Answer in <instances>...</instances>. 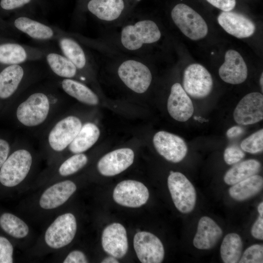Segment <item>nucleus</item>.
<instances>
[{
    "instance_id": "f257e3e1",
    "label": "nucleus",
    "mask_w": 263,
    "mask_h": 263,
    "mask_svg": "<svg viewBox=\"0 0 263 263\" xmlns=\"http://www.w3.org/2000/svg\"><path fill=\"white\" fill-rule=\"evenodd\" d=\"M161 32L156 22L149 19H141L123 25L118 36V42L125 50L136 53L158 41Z\"/></svg>"
},
{
    "instance_id": "f03ea898",
    "label": "nucleus",
    "mask_w": 263,
    "mask_h": 263,
    "mask_svg": "<svg viewBox=\"0 0 263 263\" xmlns=\"http://www.w3.org/2000/svg\"><path fill=\"white\" fill-rule=\"evenodd\" d=\"M118 61L117 73L126 86L137 94L146 92L151 84L152 74L144 60L126 57Z\"/></svg>"
},
{
    "instance_id": "7ed1b4c3",
    "label": "nucleus",
    "mask_w": 263,
    "mask_h": 263,
    "mask_svg": "<svg viewBox=\"0 0 263 263\" xmlns=\"http://www.w3.org/2000/svg\"><path fill=\"white\" fill-rule=\"evenodd\" d=\"M32 161L30 152L26 150L19 149L12 152L0 169V183L7 187L18 185L28 175Z\"/></svg>"
},
{
    "instance_id": "20e7f679",
    "label": "nucleus",
    "mask_w": 263,
    "mask_h": 263,
    "mask_svg": "<svg viewBox=\"0 0 263 263\" xmlns=\"http://www.w3.org/2000/svg\"><path fill=\"white\" fill-rule=\"evenodd\" d=\"M171 17L181 32L192 40L201 39L207 34V25L204 19L185 4L176 5L171 11Z\"/></svg>"
},
{
    "instance_id": "39448f33",
    "label": "nucleus",
    "mask_w": 263,
    "mask_h": 263,
    "mask_svg": "<svg viewBox=\"0 0 263 263\" xmlns=\"http://www.w3.org/2000/svg\"><path fill=\"white\" fill-rule=\"evenodd\" d=\"M168 186L176 208L183 213L191 212L195 206L196 193L194 186L185 175L171 171Z\"/></svg>"
},
{
    "instance_id": "423d86ee",
    "label": "nucleus",
    "mask_w": 263,
    "mask_h": 263,
    "mask_svg": "<svg viewBox=\"0 0 263 263\" xmlns=\"http://www.w3.org/2000/svg\"><path fill=\"white\" fill-rule=\"evenodd\" d=\"M76 229V221L73 214L60 215L47 228L44 235L45 243L51 248H61L71 243Z\"/></svg>"
},
{
    "instance_id": "0eeeda50",
    "label": "nucleus",
    "mask_w": 263,
    "mask_h": 263,
    "mask_svg": "<svg viewBox=\"0 0 263 263\" xmlns=\"http://www.w3.org/2000/svg\"><path fill=\"white\" fill-rule=\"evenodd\" d=\"M50 109L48 97L41 93L30 95L20 103L16 111L19 121L28 127H34L42 123L46 119Z\"/></svg>"
},
{
    "instance_id": "6e6552de",
    "label": "nucleus",
    "mask_w": 263,
    "mask_h": 263,
    "mask_svg": "<svg viewBox=\"0 0 263 263\" xmlns=\"http://www.w3.org/2000/svg\"><path fill=\"white\" fill-rule=\"evenodd\" d=\"M211 75L203 65L194 63L188 66L184 71L183 89L194 98H203L208 96L213 87Z\"/></svg>"
},
{
    "instance_id": "1a4fd4ad",
    "label": "nucleus",
    "mask_w": 263,
    "mask_h": 263,
    "mask_svg": "<svg viewBox=\"0 0 263 263\" xmlns=\"http://www.w3.org/2000/svg\"><path fill=\"white\" fill-rule=\"evenodd\" d=\"M149 197L147 188L141 182L123 181L114 189L113 198L117 204L127 207H138L146 203Z\"/></svg>"
},
{
    "instance_id": "9d476101",
    "label": "nucleus",
    "mask_w": 263,
    "mask_h": 263,
    "mask_svg": "<svg viewBox=\"0 0 263 263\" xmlns=\"http://www.w3.org/2000/svg\"><path fill=\"white\" fill-rule=\"evenodd\" d=\"M153 143L161 156L173 163L181 161L188 152V147L183 139L166 131L156 132L153 138Z\"/></svg>"
},
{
    "instance_id": "9b49d317",
    "label": "nucleus",
    "mask_w": 263,
    "mask_h": 263,
    "mask_svg": "<svg viewBox=\"0 0 263 263\" xmlns=\"http://www.w3.org/2000/svg\"><path fill=\"white\" fill-rule=\"evenodd\" d=\"M133 246L142 263H160L164 259L165 251L161 241L150 232L141 231L135 234Z\"/></svg>"
},
{
    "instance_id": "f8f14e48",
    "label": "nucleus",
    "mask_w": 263,
    "mask_h": 263,
    "mask_svg": "<svg viewBox=\"0 0 263 263\" xmlns=\"http://www.w3.org/2000/svg\"><path fill=\"white\" fill-rule=\"evenodd\" d=\"M235 121L239 125L255 124L263 119V96L258 92L245 95L238 103L234 112Z\"/></svg>"
},
{
    "instance_id": "ddd939ff",
    "label": "nucleus",
    "mask_w": 263,
    "mask_h": 263,
    "mask_svg": "<svg viewBox=\"0 0 263 263\" xmlns=\"http://www.w3.org/2000/svg\"><path fill=\"white\" fill-rule=\"evenodd\" d=\"M82 127L80 120L76 116H67L58 121L51 130L48 142L55 151L64 150L75 137Z\"/></svg>"
},
{
    "instance_id": "4468645a",
    "label": "nucleus",
    "mask_w": 263,
    "mask_h": 263,
    "mask_svg": "<svg viewBox=\"0 0 263 263\" xmlns=\"http://www.w3.org/2000/svg\"><path fill=\"white\" fill-rule=\"evenodd\" d=\"M134 157L131 149H119L104 155L98 162L97 169L104 176H114L128 169L132 164Z\"/></svg>"
},
{
    "instance_id": "2eb2a0df",
    "label": "nucleus",
    "mask_w": 263,
    "mask_h": 263,
    "mask_svg": "<svg viewBox=\"0 0 263 263\" xmlns=\"http://www.w3.org/2000/svg\"><path fill=\"white\" fill-rule=\"evenodd\" d=\"M167 109L171 117L179 122L187 121L193 115L194 106L192 102L179 83L173 84L171 87Z\"/></svg>"
},
{
    "instance_id": "dca6fc26",
    "label": "nucleus",
    "mask_w": 263,
    "mask_h": 263,
    "mask_svg": "<svg viewBox=\"0 0 263 263\" xmlns=\"http://www.w3.org/2000/svg\"><path fill=\"white\" fill-rule=\"evenodd\" d=\"M102 245L104 250L115 258H121L126 254L128 248L126 229L119 223H114L108 225L102 235Z\"/></svg>"
},
{
    "instance_id": "f3484780",
    "label": "nucleus",
    "mask_w": 263,
    "mask_h": 263,
    "mask_svg": "<svg viewBox=\"0 0 263 263\" xmlns=\"http://www.w3.org/2000/svg\"><path fill=\"white\" fill-rule=\"evenodd\" d=\"M219 75L224 81L231 84H239L246 80L247 68L239 52L232 49L226 51L225 62L219 69Z\"/></svg>"
},
{
    "instance_id": "a211bd4d",
    "label": "nucleus",
    "mask_w": 263,
    "mask_h": 263,
    "mask_svg": "<svg viewBox=\"0 0 263 263\" xmlns=\"http://www.w3.org/2000/svg\"><path fill=\"white\" fill-rule=\"evenodd\" d=\"M76 190V186L72 181L56 183L42 192L39 199V206L46 210L55 209L66 202Z\"/></svg>"
},
{
    "instance_id": "6ab92c4d",
    "label": "nucleus",
    "mask_w": 263,
    "mask_h": 263,
    "mask_svg": "<svg viewBox=\"0 0 263 263\" xmlns=\"http://www.w3.org/2000/svg\"><path fill=\"white\" fill-rule=\"evenodd\" d=\"M217 19L219 24L227 33L239 38L251 36L256 29L255 24L249 19L231 11L222 12Z\"/></svg>"
},
{
    "instance_id": "aec40b11",
    "label": "nucleus",
    "mask_w": 263,
    "mask_h": 263,
    "mask_svg": "<svg viewBox=\"0 0 263 263\" xmlns=\"http://www.w3.org/2000/svg\"><path fill=\"white\" fill-rule=\"evenodd\" d=\"M222 234V229L211 218L202 217L198 222L193 245L199 249H211L217 244Z\"/></svg>"
},
{
    "instance_id": "412c9836",
    "label": "nucleus",
    "mask_w": 263,
    "mask_h": 263,
    "mask_svg": "<svg viewBox=\"0 0 263 263\" xmlns=\"http://www.w3.org/2000/svg\"><path fill=\"white\" fill-rule=\"evenodd\" d=\"M87 8L101 21L113 22L120 18L124 10L125 3L123 0H91Z\"/></svg>"
},
{
    "instance_id": "4be33fe9",
    "label": "nucleus",
    "mask_w": 263,
    "mask_h": 263,
    "mask_svg": "<svg viewBox=\"0 0 263 263\" xmlns=\"http://www.w3.org/2000/svg\"><path fill=\"white\" fill-rule=\"evenodd\" d=\"M24 75L22 67L10 65L0 72V99H8L18 89Z\"/></svg>"
},
{
    "instance_id": "5701e85b",
    "label": "nucleus",
    "mask_w": 263,
    "mask_h": 263,
    "mask_svg": "<svg viewBox=\"0 0 263 263\" xmlns=\"http://www.w3.org/2000/svg\"><path fill=\"white\" fill-rule=\"evenodd\" d=\"M263 187V177L255 174L233 185L228 192L233 199L241 201L256 195L262 190Z\"/></svg>"
},
{
    "instance_id": "b1692460",
    "label": "nucleus",
    "mask_w": 263,
    "mask_h": 263,
    "mask_svg": "<svg viewBox=\"0 0 263 263\" xmlns=\"http://www.w3.org/2000/svg\"><path fill=\"white\" fill-rule=\"evenodd\" d=\"M100 131L92 123H87L82 126L79 132L69 145L70 150L74 153H80L92 147L97 141Z\"/></svg>"
},
{
    "instance_id": "393cba45",
    "label": "nucleus",
    "mask_w": 263,
    "mask_h": 263,
    "mask_svg": "<svg viewBox=\"0 0 263 263\" xmlns=\"http://www.w3.org/2000/svg\"><path fill=\"white\" fill-rule=\"evenodd\" d=\"M237 164V163H236ZM261 169V164L255 159H248L230 168L225 174L224 180L228 185H233L251 176L257 174Z\"/></svg>"
},
{
    "instance_id": "a878e982",
    "label": "nucleus",
    "mask_w": 263,
    "mask_h": 263,
    "mask_svg": "<svg viewBox=\"0 0 263 263\" xmlns=\"http://www.w3.org/2000/svg\"><path fill=\"white\" fill-rule=\"evenodd\" d=\"M63 90L69 95L79 101L88 105L98 103L97 95L89 87L76 80L66 78L61 83Z\"/></svg>"
},
{
    "instance_id": "bb28decb",
    "label": "nucleus",
    "mask_w": 263,
    "mask_h": 263,
    "mask_svg": "<svg viewBox=\"0 0 263 263\" xmlns=\"http://www.w3.org/2000/svg\"><path fill=\"white\" fill-rule=\"evenodd\" d=\"M14 25L19 30L36 39H47L54 35V31L50 27L27 17L17 18Z\"/></svg>"
},
{
    "instance_id": "cd10ccee",
    "label": "nucleus",
    "mask_w": 263,
    "mask_h": 263,
    "mask_svg": "<svg viewBox=\"0 0 263 263\" xmlns=\"http://www.w3.org/2000/svg\"><path fill=\"white\" fill-rule=\"evenodd\" d=\"M243 243L237 233L227 234L223 239L220 248L221 256L225 263H238L242 256Z\"/></svg>"
},
{
    "instance_id": "c85d7f7f",
    "label": "nucleus",
    "mask_w": 263,
    "mask_h": 263,
    "mask_svg": "<svg viewBox=\"0 0 263 263\" xmlns=\"http://www.w3.org/2000/svg\"><path fill=\"white\" fill-rule=\"evenodd\" d=\"M63 54L77 69H83L87 64V57L81 46L75 40L68 38H62L59 41Z\"/></svg>"
},
{
    "instance_id": "c756f323",
    "label": "nucleus",
    "mask_w": 263,
    "mask_h": 263,
    "mask_svg": "<svg viewBox=\"0 0 263 263\" xmlns=\"http://www.w3.org/2000/svg\"><path fill=\"white\" fill-rule=\"evenodd\" d=\"M0 226L6 233L17 239L26 237L29 231V227L24 221L10 213H4L0 215Z\"/></svg>"
},
{
    "instance_id": "7c9ffc66",
    "label": "nucleus",
    "mask_w": 263,
    "mask_h": 263,
    "mask_svg": "<svg viewBox=\"0 0 263 263\" xmlns=\"http://www.w3.org/2000/svg\"><path fill=\"white\" fill-rule=\"evenodd\" d=\"M46 59L51 70L59 76L70 78L76 73L75 66L65 56L51 53L47 55Z\"/></svg>"
},
{
    "instance_id": "2f4dec72",
    "label": "nucleus",
    "mask_w": 263,
    "mask_h": 263,
    "mask_svg": "<svg viewBox=\"0 0 263 263\" xmlns=\"http://www.w3.org/2000/svg\"><path fill=\"white\" fill-rule=\"evenodd\" d=\"M26 58V52L20 45L13 43L0 44V63L19 64Z\"/></svg>"
},
{
    "instance_id": "473e14b6",
    "label": "nucleus",
    "mask_w": 263,
    "mask_h": 263,
    "mask_svg": "<svg viewBox=\"0 0 263 263\" xmlns=\"http://www.w3.org/2000/svg\"><path fill=\"white\" fill-rule=\"evenodd\" d=\"M88 162L87 157L83 153H76L66 160L59 167L58 172L62 176L74 174L84 167Z\"/></svg>"
},
{
    "instance_id": "72a5a7b5",
    "label": "nucleus",
    "mask_w": 263,
    "mask_h": 263,
    "mask_svg": "<svg viewBox=\"0 0 263 263\" xmlns=\"http://www.w3.org/2000/svg\"><path fill=\"white\" fill-rule=\"evenodd\" d=\"M241 148L244 151L251 154L260 153L263 150V129H262L244 140L241 144Z\"/></svg>"
},
{
    "instance_id": "f704fd0d",
    "label": "nucleus",
    "mask_w": 263,
    "mask_h": 263,
    "mask_svg": "<svg viewBox=\"0 0 263 263\" xmlns=\"http://www.w3.org/2000/svg\"><path fill=\"white\" fill-rule=\"evenodd\" d=\"M238 263H263V246L261 244H253L248 247L244 252Z\"/></svg>"
},
{
    "instance_id": "c9c22d12",
    "label": "nucleus",
    "mask_w": 263,
    "mask_h": 263,
    "mask_svg": "<svg viewBox=\"0 0 263 263\" xmlns=\"http://www.w3.org/2000/svg\"><path fill=\"white\" fill-rule=\"evenodd\" d=\"M245 154L241 148L235 145L226 148L224 151V160L228 165L235 164L244 157Z\"/></svg>"
},
{
    "instance_id": "e433bc0d",
    "label": "nucleus",
    "mask_w": 263,
    "mask_h": 263,
    "mask_svg": "<svg viewBox=\"0 0 263 263\" xmlns=\"http://www.w3.org/2000/svg\"><path fill=\"white\" fill-rule=\"evenodd\" d=\"M13 247L6 238L0 236V263L13 262Z\"/></svg>"
},
{
    "instance_id": "4c0bfd02",
    "label": "nucleus",
    "mask_w": 263,
    "mask_h": 263,
    "mask_svg": "<svg viewBox=\"0 0 263 263\" xmlns=\"http://www.w3.org/2000/svg\"><path fill=\"white\" fill-rule=\"evenodd\" d=\"M88 260L85 254L79 250L70 252L64 260V263H86Z\"/></svg>"
},
{
    "instance_id": "58836bf2",
    "label": "nucleus",
    "mask_w": 263,
    "mask_h": 263,
    "mask_svg": "<svg viewBox=\"0 0 263 263\" xmlns=\"http://www.w3.org/2000/svg\"><path fill=\"white\" fill-rule=\"evenodd\" d=\"M214 7L223 11H230L236 5V0H207Z\"/></svg>"
},
{
    "instance_id": "ea45409f",
    "label": "nucleus",
    "mask_w": 263,
    "mask_h": 263,
    "mask_svg": "<svg viewBox=\"0 0 263 263\" xmlns=\"http://www.w3.org/2000/svg\"><path fill=\"white\" fill-rule=\"evenodd\" d=\"M31 0H1L0 6L5 10H12L20 7L29 3Z\"/></svg>"
},
{
    "instance_id": "a19ab883",
    "label": "nucleus",
    "mask_w": 263,
    "mask_h": 263,
    "mask_svg": "<svg viewBox=\"0 0 263 263\" xmlns=\"http://www.w3.org/2000/svg\"><path fill=\"white\" fill-rule=\"evenodd\" d=\"M253 237L255 238L263 240V217L259 215L258 218L254 223L251 230Z\"/></svg>"
},
{
    "instance_id": "79ce46f5",
    "label": "nucleus",
    "mask_w": 263,
    "mask_h": 263,
    "mask_svg": "<svg viewBox=\"0 0 263 263\" xmlns=\"http://www.w3.org/2000/svg\"><path fill=\"white\" fill-rule=\"evenodd\" d=\"M10 146L5 139L0 138V169L9 155Z\"/></svg>"
},
{
    "instance_id": "37998d69",
    "label": "nucleus",
    "mask_w": 263,
    "mask_h": 263,
    "mask_svg": "<svg viewBox=\"0 0 263 263\" xmlns=\"http://www.w3.org/2000/svg\"><path fill=\"white\" fill-rule=\"evenodd\" d=\"M244 132L243 129L239 126H234L229 128L226 132V136L229 138L237 137Z\"/></svg>"
},
{
    "instance_id": "c03bdc74",
    "label": "nucleus",
    "mask_w": 263,
    "mask_h": 263,
    "mask_svg": "<svg viewBox=\"0 0 263 263\" xmlns=\"http://www.w3.org/2000/svg\"><path fill=\"white\" fill-rule=\"evenodd\" d=\"M102 263H119L115 258L110 257L105 258L102 262Z\"/></svg>"
},
{
    "instance_id": "a18cd8bd",
    "label": "nucleus",
    "mask_w": 263,
    "mask_h": 263,
    "mask_svg": "<svg viewBox=\"0 0 263 263\" xmlns=\"http://www.w3.org/2000/svg\"><path fill=\"white\" fill-rule=\"evenodd\" d=\"M258 211L260 214V216H263V203H260L258 207Z\"/></svg>"
},
{
    "instance_id": "49530a36",
    "label": "nucleus",
    "mask_w": 263,
    "mask_h": 263,
    "mask_svg": "<svg viewBox=\"0 0 263 263\" xmlns=\"http://www.w3.org/2000/svg\"><path fill=\"white\" fill-rule=\"evenodd\" d=\"M194 118L196 120H198V121L200 122H207V120L204 118H203L201 117H198V116H194Z\"/></svg>"
},
{
    "instance_id": "de8ad7c7",
    "label": "nucleus",
    "mask_w": 263,
    "mask_h": 263,
    "mask_svg": "<svg viewBox=\"0 0 263 263\" xmlns=\"http://www.w3.org/2000/svg\"><path fill=\"white\" fill-rule=\"evenodd\" d=\"M263 74L262 73V75H261V76L260 77V85H261V87L262 88V91H263Z\"/></svg>"
}]
</instances>
